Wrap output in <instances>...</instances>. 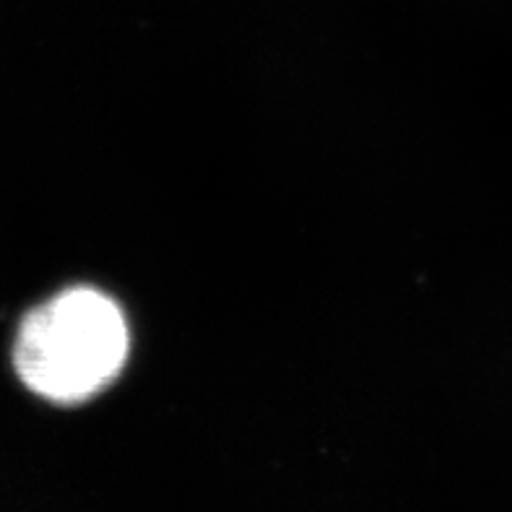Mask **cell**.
I'll use <instances>...</instances> for the list:
<instances>
[{
  "label": "cell",
  "mask_w": 512,
  "mask_h": 512,
  "mask_svg": "<svg viewBox=\"0 0 512 512\" xmlns=\"http://www.w3.org/2000/svg\"><path fill=\"white\" fill-rule=\"evenodd\" d=\"M128 323L97 289H65L21 318L13 370L26 390L71 406L102 393L128 359Z\"/></svg>",
  "instance_id": "cell-1"
}]
</instances>
